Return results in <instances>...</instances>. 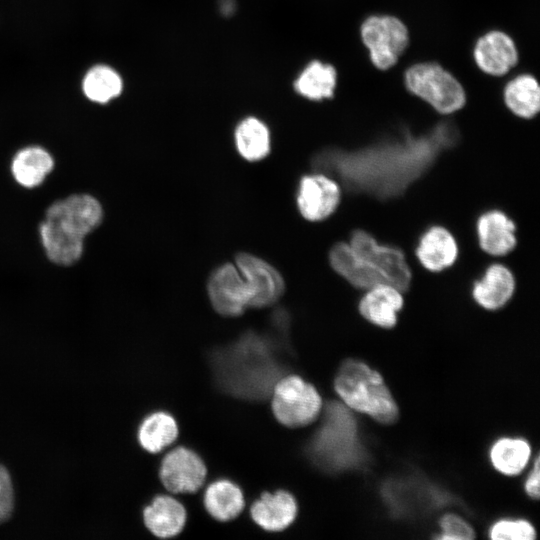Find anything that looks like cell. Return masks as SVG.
I'll return each instance as SVG.
<instances>
[{
	"mask_svg": "<svg viewBox=\"0 0 540 540\" xmlns=\"http://www.w3.org/2000/svg\"><path fill=\"white\" fill-rule=\"evenodd\" d=\"M103 209L89 194H73L46 210L39 237L47 258L61 266L76 263L84 252V239L101 224Z\"/></svg>",
	"mask_w": 540,
	"mask_h": 540,
	"instance_id": "obj_1",
	"label": "cell"
},
{
	"mask_svg": "<svg viewBox=\"0 0 540 540\" xmlns=\"http://www.w3.org/2000/svg\"><path fill=\"white\" fill-rule=\"evenodd\" d=\"M271 348L266 338L250 332L223 352L228 357L221 371L232 392L256 399L271 395L282 375Z\"/></svg>",
	"mask_w": 540,
	"mask_h": 540,
	"instance_id": "obj_2",
	"label": "cell"
},
{
	"mask_svg": "<svg viewBox=\"0 0 540 540\" xmlns=\"http://www.w3.org/2000/svg\"><path fill=\"white\" fill-rule=\"evenodd\" d=\"M318 466L330 471L358 466L364 458L354 417L340 403L326 405L321 426L309 446Z\"/></svg>",
	"mask_w": 540,
	"mask_h": 540,
	"instance_id": "obj_3",
	"label": "cell"
},
{
	"mask_svg": "<svg viewBox=\"0 0 540 540\" xmlns=\"http://www.w3.org/2000/svg\"><path fill=\"white\" fill-rule=\"evenodd\" d=\"M334 387L350 408L389 424L396 420L398 409L382 377L357 360L345 361L334 381Z\"/></svg>",
	"mask_w": 540,
	"mask_h": 540,
	"instance_id": "obj_4",
	"label": "cell"
},
{
	"mask_svg": "<svg viewBox=\"0 0 540 540\" xmlns=\"http://www.w3.org/2000/svg\"><path fill=\"white\" fill-rule=\"evenodd\" d=\"M406 89L436 112L450 115L461 110L467 101L461 82L439 63L423 61L404 72Z\"/></svg>",
	"mask_w": 540,
	"mask_h": 540,
	"instance_id": "obj_5",
	"label": "cell"
},
{
	"mask_svg": "<svg viewBox=\"0 0 540 540\" xmlns=\"http://www.w3.org/2000/svg\"><path fill=\"white\" fill-rule=\"evenodd\" d=\"M359 37L373 67L380 71L394 67L410 43L406 24L390 14L365 18L359 26Z\"/></svg>",
	"mask_w": 540,
	"mask_h": 540,
	"instance_id": "obj_6",
	"label": "cell"
},
{
	"mask_svg": "<svg viewBox=\"0 0 540 540\" xmlns=\"http://www.w3.org/2000/svg\"><path fill=\"white\" fill-rule=\"evenodd\" d=\"M271 408L276 420L290 428L312 423L322 408L317 389L298 375L281 377L271 392Z\"/></svg>",
	"mask_w": 540,
	"mask_h": 540,
	"instance_id": "obj_7",
	"label": "cell"
},
{
	"mask_svg": "<svg viewBox=\"0 0 540 540\" xmlns=\"http://www.w3.org/2000/svg\"><path fill=\"white\" fill-rule=\"evenodd\" d=\"M349 245L383 277L386 283L401 292L409 287L411 271L400 250L379 244L363 230H356L352 234Z\"/></svg>",
	"mask_w": 540,
	"mask_h": 540,
	"instance_id": "obj_8",
	"label": "cell"
},
{
	"mask_svg": "<svg viewBox=\"0 0 540 540\" xmlns=\"http://www.w3.org/2000/svg\"><path fill=\"white\" fill-rule=\"evenodd\" d=\"M236 264L249 291V307L270 306L282 296L284 280L271 264L247 252L236 256Z\"/></svg>",
	"mask_w": 540,
	"mask_h": 540,
	"instance_id": "obj_9",
	"label": "cell"
},
{
	"mask_svg": "<svg viewBox=\"0 0 540 540\" xmlns=\"http://www.w3.org/2000/svg\"><path fill=\"white\" fill-rule=\"evenodd\" d=\"M207 474L201 457L186 447L168 452L160 466L159 477L171 493H194L204 484Z\"/></svg>",
	"mask_w": 540,
	"mask_h": 540,
	"instance_id": "obj_10",
	"label": "cell"
},
{
	"mask_svg": "<svg viewBox=\"0 0 540 540\" xmlns=\"http://www.w3.org/2000/svg\"><path fill=\"white\" fill-rule=\"evenodd\" d=\"M207 290L212 307L222 316H239L249 307L247 285L232 263L222 264L212 272Z\"/></svg>",
	"mask_w": 540,
	"mask_h": 540,
	"instance_id": "obj_11",
	"label": "cell"
},
{
	"mask_svg": "<svg viewBox=\"0 0 540 540\" xmlns=\"http://www.w3.org/2000/svg\"><path fill=\"white\" fill-rule=\"evenodd\" d=\"M476 67L488 76L502 77L519 61L517 46L502 30H489L476 39L472 49Z\"/></svg>",
	"mask_w": 540,
	"mask_h": 540,
	"instance_id": "obj_12",
	"label": "cell"
},
{
	"mask_svg": "<svg viewBox=\"0 0 540 540\" xmlns=\"http://www.w3.org/2000/svg\"><path fill=\"white\" fill-rule=\"evenodd\" d=\"M339 185L324 173L303 176L300 179L296 203L303 218L321 221L329 217L339 205Z\"/></svg>",
	"mask_w": 540,
	"mask_h": 540,
	"instance_id": "obj_13",
	"label": "cell"
},
{
	"mask_svg": "<svg viewBox=\"0 0 540 540\" xmlns=\"http://www.w3.org/2000/svg\"><path fill=\"white\" fill-rule=\"evenodd\" d=\"M253 521L269 532H279L292 524L297 515L295 498L287 491L263 493L250 509Z\"/></svg>",
	"mask_w": 540,
	"mask_h": 540,
	"instance_id": "obj_14",
	"label": "cell"
},
{
	"mask_svg": "<svg viewBox=\"0 0 540 540\" xmlns=\"http://www.w3.org/2000/svg\"><path fill=\"white\" fill-rule=\"evenodd\" d=\"M516 226L498 210L482 214L477 221V234L481 248L493 256L508 254L516 246Z\"/></svg>",
	"mask_w": 540,
	"mask_h": 540,
	"instance_id": "obj_15",
	"label": "cell"
},
{
	"mask_svg": "<svg viewBox=\"0 0 540 540\" xmlns=\"http://www.w3.org/2000/svg\"><path fill=\"white\" fill-rule=\"evenodd\" d=\"M332 268L356 288L370 289L386 283L383 277L344 242L335 244L329 253Z\"/></svg>",
	"mask_w": 540,
	"mask_h": 540,
	"instance_id": "obj_16",
	"label": "cell"
},
{
	"mask_svg": "<svg viewBox=\"0 0 540 540\" xmlns=\"http://www.w3.org/2000/svg\"><path fill=\"white\" fill-rule=\"evenodd\" d=\"M402 306L401 291L388 283H381L368 289L359 303V311L371 323L391 328L396 324L397 312Z\"/></svg>",
	"mask_w": 540,
	"mask_h": 540,
	"instance_id": "obj_17",
	"label": "cell"
},
{
	"mask_svg": "<svg viewBox=\"0 0 540 540\" xmlns=\"http://www.w3.org/2000/svg\"><path fill=\"white\" fill-rule=\"evenodd\" d=\"M458 247L453 235L445 228L434 226L420 238L416 256L429 271L439 272L453 265Z\"/></svg>",
	"mask_w": 540,
	"mask_h": 540,
	"instance_id": "obj_18",
	"label": "cell"
},
{
	"mask_svg": "<svg viewBox=\"0 0 540 540\" xmlns=\"http://www.w3.org/2000/svg\"><path fill=\"white\" fill-rule=\"evenodd\" d=\"M186 510L175 498L157 496L143 511L147 529L159 538H171L179 534L186 523Z\"/></svg>",
	"mask_w": 540,
	"mask_h": 540,
	"instance_id": "obj_19",
	"label": "cell"
},
{
	"mask_svg": "<svg viewBox=\"0 0 540 540\" xmlns=\"http://www.w3.org/2000/svg\"><path fill=\"white\" fill-rule=\"evenodd\" d=\"M514 291L515 279L511 271L502 264H493L481 280L476 281L472 294L480 306L495 310L506 304Z\"/></svg>",
	"mask_w": 540,
	"mask_h": 540,
	"instance_id": "obj_20",
	"label": "cell"
},
{
	"mask_svg": "<svg viewBox=\"0 0 540 540\" xmlns=\"http://www.w3.org/2000/svg\"><path fill=\"white\" fill-rule=\"evenodd\" d=\"M53 168V157L39 146H28L19 150L11 162L14 180L20 186L29 189L41 185Z\"/></svg>",
	"mask_w": 540,
	"mask_h": 540,
	"instance_id": "obj_21",
	"label": "cell"
},
{
	"mask_svg": "<svg viewBox=\"0 0 540 540\" xmlns=\"http://www.w3.org/2000/svg\"><path fill=\"white\" fill-rule=\"evenodd\" d=\"M509 111L522 119H531L540 111V86L531 74L523 73L510 79L502 91Z\"/></svg>",
	"mask_w": 540,
	"mask_h": 540,
	"instance_id": "obj_22",
	"label": "cell"
},
{
	"mask_svg": "<svg viewBox=\"0 0 540 540\" xmlns=\"http://www.w3.org/2000/svg\"><path fill=\"white\" fill-rule=\"evenodd\" d=\"M384 494L389 503L399 511H408L409 507L433 508L446 501L444 495L435 488L417 481L395 480L387 483Z\"/></svg>",
	"mask_w": 540,
	"mask_h": 540,
	"instance_id": "obj_23",
	"label": "cell"
},
{
	"mask_svg": "<svg viewBox=\"0 0 540 540\" xmlns=\"http://www.w3.org/2000/svg\"><path fill=\"white\" fill-rule=\"evenodd\" d=\"M204 505L207 512L218 521L236 518L243 510L245 501L242 490L227 479L211 483L205 490Z\"/></svg>",
	"mask_w": 540,
	"mask_h": 540,
	"instance_id": "obj_24",
	"label": "cell"
},
{
	"mask_svg": "<svg viewBox=\"0 0 540 540\" xmlns=\"http://www.w3.org/2000/svg\"><path fill=\"white\" fill-rule=\"evenodd\" d=\"M336 85V69L318 60L310 62L294 83L300 95L316 101L333 97Z\"/></svg>",
	"mask_w": 540,
	"mask_h": 540,
	"instance_id": "obj_25",
	"label": "cell"
},
{
	"mask_svg": "<svg viewBox=\"0 0 540 540\" xmlns=\"http://www.w3.org/2000/svg\"><path fill=\"white\" fill-rule=\"evenodd\" d=\"M176 420L167 412L158 411L147 416L138 430V440L143 449L158 453L178 437Z\"/></svg>",
	"mask_w": 540,
	"mask_h": 540,
	"instance_id": "obj_26",
	"label": "cell"
},
{
	"mask_svg": "<svg viewBox=\"0 0 540 540\" xmlns=\"http://www.w3.org/2000/svg\"><path fill=\"white\" fill-rule=\"evenodd\" d=\"M237 151L245 160L256 162L270 152V132L268 127L255 117L242 120L235 130Z\"/></svg>",
	"mask_w": 540,
	"mask_h": 540,
	"instance_id": "obj_27",
	"label": "cell"
},
{
	"mask_svg": "<svg viewBox=\"0 0 540 540\" xmlns=\"http://www.w3.org/2000/svg\"><path fill=\"white\" fill-rule=\"evenodd\" d=\"M531 454L528 443L522 439L502 438L490 451L493 466L505 475H516L526 466Z\"/></svg>",
	"mask_w": 540,
	"mask_h": 540,
	"instance_id": "obj_28",
	"label": "cell"
},
{
	"mask_svg": "<svg viewBox=\"0 0 540 540\" xmlns=\"http://www.w3.org/2000/svg\"><path fill=\"white\" fill-rule=\"evenodd\" d=\"M83 91L91 101L107 103L121 93L122 80L112 68L98 65L91 68L85 75Z\"/></svg>",
	"mask_w": 540,
	"mask_h": 540,
	"instance_id": "obj_29",
	"label": "cell"
},
{
	"mask_svg": "<svg viewBox=\"0 0 540 540\" xmlns=\"http://www.w3.org/2000/svg\"><path fill=\"white\" fill-rule=\"evenodd\" d=\"M490 536L498 540H531L535 537V530L523 520H503L492 526Z\"/></svg>",
	"mask_w": 540,
	"mask_h": 540,
	"instance_id": "obj_30",
	"label": "cell"
},
{
	"mask_svg": "<svg viewBox=\"0 0 540 540\" xmlns=\"http://www.w3.org/2000/svg\"><path fill=\"white\" fill-rule=\"evenodd\" d=\"M442 535L441 539H472L474 532L472 528L460 517L456 515H446L441 519Z\"/></svg>",
	"mask_w": 540,
	"mask_h": 540,
	"instance_id": "obj_31",
	"label": "cell"
},
{
	"mask_svg": "<svg viewBox=\"0 0 540 540\" xmlns=\"http://www.w3.org/2000/svg\"><path fill=\"white\" fill-rule=\"evenodd\" d=\"M13 509V487L6 468L0 465V523L5 521Z\"/></svg>",
	"mask_w": 540,
	"mask_h": 540,
	"instance_id": "obj_32",
	"label": "cell"
},
{
	"mask_svg": "<svg viewBox=\"0 0 540 540\" xmlns=\"http://www.w3.org/2000/svg\"><path fill=\"white\" fill-rule=\"evenodd\" d=\"M539 476V459L536 458L534 469L529 475L525 485L526 492L534 498L539 497Z\"/></svg>",
	"mask_w": 540,
	"mask_h": 540,
	"instance_id": "obj_33",
	"label": "cell"
}]
</instances>
